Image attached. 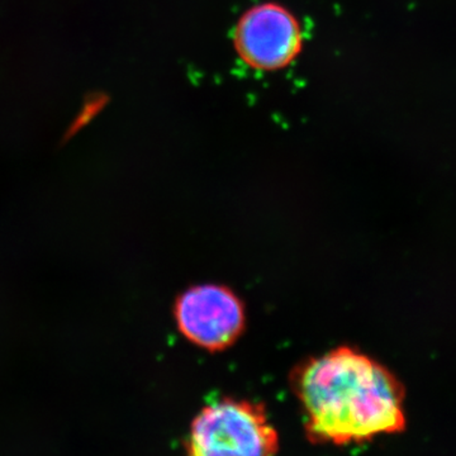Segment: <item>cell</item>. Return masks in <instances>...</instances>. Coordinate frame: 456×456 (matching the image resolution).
<instances>
[{
    "label": "cell",
    "mask_w": 456,
    "mask_h": 456,
    "mask_svg": "<svg viewBox=\"0 0 456 456\" xmlns=\"http://www.w3.org/2000/svg\"><path fill=\"white\" fill-rule=\"evenodd\" d=\"M316 445L364 444L406 431V389L388 368L349 346L305 359L290 374Z\"/></svg>",
    "instance_id": "1"
},
{
    "label": "cell",
    "mask_w": 456,
    "mask_h": 456,
    "mask_svg": "<svg viewBox=\"0 0 456 456\" xmlns=\"http://www.w3.org/2000/svg\"><path fill=\"white\" fill-rule=\"evenodd\" d=\"M281 439L259 402L224 397L204 406L185 439L187 456H277Z\"/></svg>",
    "instance_id": "2"
},
{
    "label": "cell",
    "mask_w": 456,
    "mask_h": 456,
    "mask_svg": "<svg viewBox=\"0 0 456 456\" xmlns=\"http://www.w3.org/2000/svg\"><path fill=\"white\" fill-rule=\"evenodd\" d=\"M174 316L185 338L211 353L236 344L246 326L244 303L218 284L196 285L180 294Z\"/></svg>",
    "instance_id": "3"
},
{
    "label": "cell",
    "mask_w": 456,
    "mask_h": 456,
    "mask_svg": "<svg viewBox=\"0 0 456 456\" xmlns=\"http://www.w3.org/2000/svg\"><path fill=\"white\" fill-rule=\"evenodd\" d=\"M233 42L246 65L260 71L281 70L301 53L302 28L287 8L263 3L241 17Z\"/></svg>",
    "instance_id": "4"
}]
</instances>
